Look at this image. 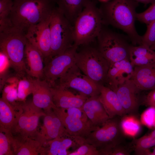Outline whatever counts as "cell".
I'll return each instance as SVG.
<instances>
[{
    "label": "cell",
    "mask_w": 155,
    "mask_h": 155,
    "mask_svg": "<svg viewBox=\"0 0 155 155\" xmlns=\"http://www.w3.org/2000/svg\"><path fill=\"white\" fill-rule=\"evenodd\" d=\"M11 145L14 155H46L45 148L33 137L12 134Z\"/></svg>",
    "instance_id": "e0dca14e"
},
{
    "label": "cell",
    "mask_w": 155,
    "mask_h": 155,
    "mask_svg": "<svg viewBox=\"0 0 155 155\" xmlns=\"http://www.w3.org/2000/svg\"><path fill=\"white\" fill-rule=\"evenodd\" d=\"M150 149L152 150V151H151L152 155H155V146H153Z\"/></svg>",
    "instance_id": "7bdbcfd3"
},
{
    "label": "cell",
    "mask_w": 155,
    "mask_h": 155,
    "mask_svg": "<svg viewBox=\"0 0 155 155\" xmlns=\"http://www.w3.org/2000/svg\"><path fill=\"white\" fill-rule=\"evenodd\" d=\"M136 20L147 25L155 20V2L145 11L137 13Z\"/></svg>",
    "instance_id": "d6a6232c"
},
{
    "label": "cell",
    "mask_w": 155,
    "mask_h": 155,
    "mask_svg": "<svg viewBox=\"0 0 155 155\" xmlns=\"http://www.w3.org/2000/svg\"><path fill=\"white\" fill-rule=\"evenodd\" d=\"M22 111L21 103L13 105L1 97L0 99V127L11 131Z\"/></svg>",
    "instance_id": "603a6c76"
},
{
    "label": "cell",
    "mask_w": 155,
    "mask_h": 155,
    "mask_svg": "<svg viewBox=\"0 0 155 155\" xmlns=\"http://www.w3.org/2000/svg\"><path fill=\"white\" fill-rule=\"evenodd\" d=\"M25 57L29 67L27 71L28 75L36 78H44L43 55L28 40L25 49Z\"/></svg>",
    "instance_id": "ffe728a7"
},
{
    "label": "cell",
    "mask_w": 155,
    "mask_h": 155,
    "mask_svg": "<svg viewBox=\"0 0 155 155\" xmlns=\"http://www.w3.org/2000/svg\"><path fill=\"white\" fill-rule=\"evenodd\" d=\"M103 24L99 8L95 0H90L73 25V44H88L96 38Z\"/></svg>",
    "instance_id": "277c9868"
},
{
    "label": "cell",
    "mask_w": 155,
    "mask_h": 155,
    "mask_svg": "<svg viewBox=\"0 0 155 155\" xmlns=\"http://www.w3.org/2000/svg\"><path fill=\"white\" fill-rule=\"evenodd\" d=\"M138 3H141L145 5L152 3L155 2V0H133Z\"/></svg>",
    "instance_id": "60d3db41"
},
{
    "label": "cell",
    "mask_w": 155,
    "mask_h": 155,
    "mask_svg": "<svg viewBox=\"0 0 155 155\" xmlns=\"http://www.w3.org/2000/svg\"><path fill=\"white\" fill-rule=\"evenodd\" d=\"M34 86V78L29 75L20 80L17 87V101L25 102L27 96L32 94Z\"/></svg>",
    "instance_id": "484cf974"
},
{
    "label": "cell",
    "mask_w": 155,
    "mask_h": 155,
    "mask_svg": "<svg viewBox=\"0 0 155 155\" xmlns=\"http://www.w3.org/2000/svg\"><path fill=\"white\" fill-rule=\"evenodd\" d=\"M132 144L135 154L138 155L142 151L150 149L155 146V137L147 134L135 140Z\"/></svg>",
    "instance_id": "83f0119b"
},
{
    "label": "cell",
    "mask_w": 155,
    "mask_h": 155,
    "mask_svg": "<svg viewBox=\"0 0 155 155\" xmlns=\"http://www.w3.org/2000/svg\"><path fill=\"white\" fill-rule=\"evenodd\" d=\"M34 83L32 102L34 105L44 111L56 107L53 102L51 86L48 82L44 79L35 78Z\"/></svg>",
    "instance_id": "ac0fdd59"
},
{
    "label": "cell",
    "mask_w": 155,
    "mask_h": 155,
    "mask_svg": "<svg viewBox=\"0 0 155 155\" xmlns=\"http://www.w3.org/2000/svg\"><path fill=\"white\" fill-rule=\"evenodd\" d=\"M9 24L26 33L29 28L50 16L55 7L53 0H13Z\"/></svg>",
    "instance_id": "7a4b0ae2"
},
{
    "label": "cell",
    "mask_w": 155,
    "mask_h": 155,
    "mask_svg": "<svg viewBox=\"0 0 155 155\" xmlns=\"http://www.w3.org/2000/svg\"><path fill=\"white\" fill-rule=\"evenodd\" d=\"M138 5V3L133 0H111L102 3L99 8L103 25L122 30L135 46L141 45L142 42V36L135 26Z\"/></svg>",
    "instance_id": "6da1fadb"
},
{
    "label": "cell",
    "mask_w": 155,
    "mask_h": 155,
    "mask_svg": "<svg viewBox=\"0 0 155 155\" xmlns=\"http://www.w3.org/2000/svg\"><path fill=\"white\" fill-rule=\"evenodd\" d=\"M116 94L126 114L133 116L138 113L141 91L131 79L113 90Z\"/></svg>",
    "instance_id": "4fadbf2b"
},
{
    "label": "cell",
    "mask_w": 155,
    "mask_h": 155,
    "mask_svg": "<svg viewBox=\"0 0 155 155\" xmlns=\"http://www.w3.org/2000/svg\"><path fill=\"white\" fill-rule=\"evenodd\" d=\"M13 5V0H0V27L8 23Z\"/></svg>",
    "instance_id": "f546056e"
},
{
    "label": "cell",
    "mask_w": 155,
    "mask_h": 155,
    "mask_svg": "<svg viewBox=\"0 0 155 155\" xmlns=\"http://www.w3.org/2000/svg\"><path fill=\"white\" fill-rule=\"evenodd\" d=\"M71 136L86 138L98 127L94 126L90 121H85L68 115L64 110L57 107L53 109Z\"/></svg>",
    "instance_id": "5bb4252c"
},
{
    "label": "cell",
    "mask_w": 155,
    "mask_h": 155,
    "mask_svg": "<svg viewBox=\"0 0 155 155\" xmlns=\"http://www.w3.org/2000/svg\"><path fill=\"white\" fill-rule=\"evenodd\" d=\"M68 155H100L99 150L93 145L85 142Z\"/></svg>",
    "instance_id": "1f68e13d"
},
{
    "label": "cell",
    "mask_w": 155,
    "mask_h": 155,
    "mask_svg": "<svg viewBox=\"0 0 155 155\" xmlns=\"http://www.w3.org/2000/svg\"><path fill=\"white\" fill-rule=\"evenodd\" d=\"M141 121L143 123L150 129L155 128V108L149 106L142 114Z\"/></svg>",
    "instance_id": "d590c367"
},
{
    "label": "cell",
    "mask_w": 155,
    "mask_h": 155,
    "mask_svg": "<svg viewBox=\"0 0 155 155\" xmlns=\"http://www.w3.org/2000/svg\"><path fill=\"white\" fill-rule=\"evenodd\" d=\"M51 59L73 44V26L57 7L54 8L50 23Z\"/></svg>",
    "instance_id": "8992f818"
},
{
    "label": "cell",
    "mask_w": 155,
    "mask_h": 155,
    "mask_svg": "<svg viewBox=\"0 0 155 155\" xmlns=\"http://www.w3.org/2000/svg\"><path fill=\"white\" fill-rule=\"evenodd\" d=\"M22 111L15 126L11 131L13 135H20L35 138L38 132L39 118L45 113L32 102H22Z\"/></svg>",
    "instance_id": "8fae6325"
},
{
    "label": "cell",
    "mask_w": 155,
    "mask_h": 155,
    "mask_svg": "<svg viewBox=\"0 0 155 155\" xmlns=\"http://www.w3.org/2000/svg\"><path fill=\"white\" fill-rule=\"evenodd\" d=\"M18 84H9L5 86L2 90L1 97L3 98H4L9 92L14 88L17 87Z\"/></svg>",
    "instance_id": "ab89813d"
},
{
    "label": "cell",
    "mask_w": 155,
    "mask_h": 155,
    "mask_svg": "<svg viewBox=\"0 0 155 155\" xmlns=\"http://www.w3.org/2000/svg\"><path fill=\"white\" fill-rule=\"evenodd\" d=\"M63 109L70 116L85 121H90L81 107H72Z\"/></svg>",
    "instance_id": "8d00e7d4"
},
{
    "label": "cell",
    "mask_w": 155,
    "mask_h": 155,
    "mask_svg": "<svg viewBox=\"0 0 155 155\" xmlns=\"http://www.w3.org/2000/svg\"><path fill=\"white\" fill-rule=\"evenodd\" d=\"M3 98L13 105H18L19 103L16 102L18 100L17 87L12 89Z\"/></svg>",
    "instance_id": "f35d334b"
},
{
    "label": "cell",
    "mask_w": 155,
    "mask_h": 155,
    "mask_svg": "<svg viewBox=\"0 0 155 155\" xmlns=\"http://www.w3.org/2000/svg\"><path fill=\"white\" fill-rule=\"evenodd\" d=\"M123 132L121 122L115 117L109 119L101 126L92 131L85 140L99 151L121 143Z\"/></svg>",
    "instance_id": "ba28073f"
},
{
    "label": "cell",
    "mask_w": 155,
    "mask_h": 155,
    "mask_svg": "<svg viewBox=\"0 0 155 155\" xmlns=\"http://www.w3.org/2000/svg\"><path fill=\"white\" fill-rule=\"evenodd\" d=\"M131 150L121 143L99 151L100 155H129Z\"/></svg>",
    "instance_id": "4dcf8cb0"
},
{
    "label": "cell",
    "mask_w": 155,
    "mask_h": 155,
    "mask_svg": "<svg viewBox=\"0 0 155 155\" xmlns=\"http://www.w3.org/2000/svg\"><path fill=\"white\" fill-rule=\"evenodd\" d=\"M134 69L128 59L110 63L104 85L114 90L131 79Z\"/></svg>",
    "instance_id": "9a60e30c"
},
{
    "label": "cell",
    "mask_w": 155,
    "mask_h": 155,
    "mask_svg": "<svg viewBox=\"0 0 155 155\" xmlns=\"http://www.w3.org/2000/svg\"><path fill=\"white\" fill-rule=\"evenodd\" d=\"M100 1L102 3L106 2L109 1H110L111 0H98Z\"/></svg>",
    "instance_id": "f6af8a7d"
},
{
    "label": "cell",
    "mask_w": 155,
    "mask_h": 155,
    "mask_svg": "<svg viewBox=\"0 0 155 155\" xmlns=\"http://www.w3.org/2000/svg\"><path fill=\"white\" fill-rule=\"evenodd\" d=\"M129 60L134 67L150 64L155 62V51L143 44L131 45Z\"/></svg>",
    "instance_id": "cb8c5ba5"
},
{
    "label": "cell",
    "mask_w": 155,
    "mask_h": 155,
    "mask_svg": "<svg viewBox=\"0 0 155 155\" xmlns=\"http://www.w3.org/2000/svg\"><path fill=\"white\" fill-rule=\"evenodd\" d=\"M78 46L74 44L63 53L52 58L45 64L44 78L51 87L56 86V82L75 64V55Z\"/></svg>",
    "instance_id": "30bf717a"
},
{
    "label": "cell",
    "mask_w": 155,
    "mask_h": 155,
    "mask_svg": "<svg viewBox=\"0 0 155 155\" xmlns=\"http://www.w3.org/2000/svg\"><path fill=\"white\" fill-rule=\"evenodd\" d=\"M73 25L76 18L90 0H53Z\"/></svg>",
    "instance_id": "d4e9b609"
},
{
    "label": "cell",
    "mask_w": 155,
    "mask_h": 155,
    "mask_svg": "<svg viewBox=\"0 0 155 155\" xmlns=\"http://www.w3.org/2000/svg\"><path fill=\"white\" fill-rule=\"evenodd\" d=\"M86 45L75 55V64L82 72L100 85L105 83L110 63L97 48Z\"/></svg>",
    "instance_id": "5b68a950"
},
{
    "label": "cell",
    "mask_w": 155,
    "mask_h": 155,
    "mask_svg": "<svg viewBox=\"0 0 155 155\" xmlns=\"http://www.w3.org/2000/svg\"><path fill=\"white\" fill-rule=\"evenodd\" d=\"M103 25L96 38L97 48L101 54L110 64L129 59L131 45L123 36Z\"/></svg>",
    "instance_id": "52a82bcc"
},
{
    "label": "cell",
    "mask_w": 155,
    "mask_h": 155,
    "mask_svg": "<svg viewBox=\"0 0 155 155\" xmlns=\"http://www.w3.org/2000/svg\"><path fill=\"white\" fill-rule=\"evenodd\" d=\"M143 103L147 106L155 108V88L150 90L145 96Z\"/></svg>",
    "instance_id": "74e56055"
},
{
    "label": "cell",
    "mask_w": 155,
    "mask_h": 155,
    "mask_svg": "<svg viewBox=\"0 0 155 155\" xmlns=\"http://www.w3.org/2000/svg\"><path fill=\"white\" fill-rule=\"evenodd\" d=\"M53 102L56 107L63 109L72 107H81L88 97L80 93L75 94L69 90L57 86L51 87Z\"/></svg>",
    "instance_id": "2e32d148"
},
{
    "label": "cell",
    "mask_w": 155,
    "mask_h": 155,
    "mask_svg": "<svg viewBox=\"0 0 155 155\" xmlns=\"http://www.w3.org/2000/svg\"><path fill=\"white\" fill-rule=\"evenodd\" d=\"M148 135L153 137H155V128L150 133L147 134Z\"/></svg>",
    "instance_id": "b9f144b4"
},
{
    "label": "cell",
    "mask_w": 155,
    "mask_h": 155,
    "mask_svg": "<svg viewBox=\"0 0 155 155\" xmlns=\"http://www.w3.org/2000/svg\"><path fill=\"white\" fill-rule=\"evenodd\" d=\"M51 16L30 26L26 34L28 41L41 53L46 63L51 59V44L50 23Z\"/></svg>",
    "instance_id": "7c38bea8"
},
{
    "label": "cell",
    "mask_w": 155,
    "mask_h": 155,
    "mask_svg": "<svg viewBox=\"0 0 155 155\" xmlns=\"http://www.w3.org/2000/svg\"><path fill=\"white\" fill-rule=\"evenodd\" d=\"M27 42L25 34L11 26L0 28V52L7 57L18 77L27 74L24 60Z\"/></svg>",
    "instance_id": "3957f363"
},
{
    "label": "cell",
    "mask_w": 155,
    "mask_h": 155,
    "mask_svg": "<svg viewBox=\"0 0 155 155\" xmlns=\"http://www.w3.org/2000/svg\"><path fill=\"white\" fill-rule=\"evenodd\" d=\"M11 131L0 127V155H14Z\"/></svg>",
    "instance_id": "4316f807"
},
{
    "label": "cell",
    "mask_w": 155,
    "mask_h": 155,
    "mask_svg": "<svg viewBox=\"0 0 155 155\" xmlns=\"http://www.w3.org/2000/svg\"><path fill=\"white\" fill-rule=\"evenodd\" d=\"M121 122L122 130L128 135L133 136L137 133L140 128L139 122L133 117H126Z\"/></svg>",
    "instance_id": "f1b7e54d"
},
{
    "label": "cell",
    "mask_w": 155,
    "mask_h": 155,
    "mask_svg": "<svg viewBox=\"0 0 155 155\" xmlns=\"http://www.w3.org/2000/svg\"><path fill=\"white\" fill-rule=\"evenodd\" d=\"M99 97L110 119L126 115L116 93L108 87L102 85Z\"/></svg>",
    "instance_id": "7402d4cb"
},
{
    "label": "cell",
    "mask_w": 155,
    "mask_h": 155,
    "mask_svg": "<svg viewBox=\"0 0 155 155\" xmlns=\"http://www.w3.org/2000/svg\"><path fill=\"white\" fill-rule=\"evenodd\" d=\"M146 31L142 36L141 44L150 48L155 43V20L147 25Z\"/></svg>",
    "instance_id": "836d02e7"
},
{
    "label": "cell",
    "mask_w": 155,
    "mask_h": 155,
    "mask_svg": "<svg viewBox=\"0 0 155 155\" xmlns=\"http://www.w3.org/2000/svg\"><path fill=\"white\" fill-rule=\"evenodd\" d=\"M81 72L74 64L59 79V84L56 86L74 89L89 97L99 95L102 85L98 84Z\"/></svg>",
    "instance_id": "9c48e42d"
},
{
    "label": "cell",
    "mask_w": 155,
    "mask_h": 155,
    "mask_svg": "<svg viewBox=\"0 0 155 155\" xmlns=\"http://www.w3.org/2000/svg\"><path fill=\"white\" fill-rule=\"evenodd\" d=\"M0 90H2L4 85L8 79L7 73L11 65L7 57L0 52Z\"/></svg>",
    "instance_id": "e575fe53"
},
{
    "label": "cell",
    "mask_w": 155,
    "mask_h": 155,
    "mask_svg": "<svg viewBox=\"0 0 155 155\" xmlns=\"http://www.w3.org/2000/svg\"><path fill=\"white\" fill-rule=\"evenodd\" d=\"M131 79L141 91L155 88V62L145 65L134 67Z\"/></svg>",
    "instance_id": "44dd1931"
},
{
    "label": "cell",
    "mask_w": 155,
    "mask_h": 155,
    "mask_svg": "<svg viewBox=\"0 0 155 155\" xmlns=\"http://www.w3.org/2000/svg\"><path fill=\"white\" fill-rule=\"evenodd\" d=\"M99 95L89 97L81 107L92 124L96 127L101 126L110 119Z\"/></svg>",
    "instance_id": "d6986e66"
},
{
    "label": "cell",
    "mask_w": 155,
    "mask_h": 155,
    "mask_svg": "<svg viewBox=\"0 0 155 155\" xmlns=\"http://www.w3.org/2000/svg\"><path fill=\"white\" fill-rule=\"evenodd\" d=\"M150 48L154 51L155 50V43L150 47Z\"/></svg>",
    "instance_id": "ee69618b"
}]
</instances>
